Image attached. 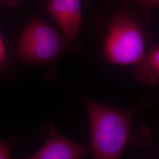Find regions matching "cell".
<instances>
[{
  "label": "cell",
  "instance_id": "10",
  "mask_svg": "<svg viewBox=\"0 0 159 159\" xmlns=\"http://www.w3.org/2000/svg\"><path fill=\"white\" fill-rule=\"evenodd\" d=\"M21 0H0V6L7 3L10 5H17Z\"/></svg>",
  "mask_w": 159,
  "mask_h": 159
},
{
  "label": "cell",
  "instance_id": "9",
  "mask_svg": "<svg viewBox=\"0 0 159 159\" xmlns=\"http://www.w3.org/2000/svg\"><path fill=\"white\" fill-rule=\"evenodd\" d=\"M6 61H7V57H6V47L2 40V36L0 34V67L3 66L6 64Z\"/></svg>",
  "mask_w": 159,
  "mask_h": 159
},
{
  "label": "cell",
  "instance_id": "5",
  "mask_svg": "<svg viewBox=\"0 0 159 159\" xmlns=\"http://www.w3.org/2000/svg\"><path fill=\"white\" fill-rule=\"evenodd\" d=\"M89 151V147L80 145L65 137L56 134L50 137L42 148L30 159H81Z\"/></svg>",
  "mask_w": 159,
  "mask_h": 159
},
{
  "label": "cell",
  "instance_id": "4",
  "mask_svg": "<svg viewBox=\"0 0 159 159\" xmlns=\"http://www.w3.org/2000/svg\"><path fill=\"white\" fill-rule=\"evenodd\" d=\"M47 11L62 30L67 44L76 39L83 24L81 0H48Z\"/></svg>",
  "mask_w": 159,
  "mask_h": 159
},
{
  "label": "cell",
  "instance_id": "7",
  "mask_svg": "<svg viewBox=\"0 0 159 159\" xmlns=\"http://www.w3.org/2000/svg\"><path fill=\"white\" fill-rule=\"evenodd\" d=\"M137 5H139L149 10L156 8L159 6V0H130Z\"/></svg>",
  "mask_w": 159,
  "mask_h": 159
},
{
  "label": "cell",
  "instance_id": "1",
  "mask_svg": "<svg viewBox=\"0 0 159 159\" xmlns=\"http://www.w3.org/2000/svg\"><path fill=\"white\" fill-rule=\"evenodd\" d=\"M102 7L96 24L105 58L121 65L139 63L148 52L150 10L130 0H103Z\"/></svg>",
  "mask_w": 159,
  "mask_h": 159
},
{
  "label": "cell",
  "instance_id": "3",
  "mask_svg": "<svg viewBox=\"0 0 159 159\" xmlns=\"http://www.w3.org/2000/svg\"><path fill=\"white\" fill-rule=\"evenodd\" d=\"M67 44L64 35L43 18L35 16L24 29L16 51L26 62L45 64L57 57Z\"/></svg>",
  "mask_w": 159,
  "mask_h": 159
},
{
  "label": "cell",
  "instance_id": "6",
  "mask_svg": "<svg viewBox=\"0 0 159 159\" xmlns=\"http://www.w3.org/2000/svg\"><path fill=\"white\" fill-rule=\"evenodd\" d=\"M137 64L134 73L137 78L146 84H156L159 81V46L149 48L145 56Z\"/></svg>",
  "mask_w": 159,
  "mask_h": 159
},
{
  "label": "cell",
  "instance_id": "8",
  "mask_svg": "<svg viewBox=\"0 0 159 159\" xmlns=\"http://www.w3.org/2000/svg\"><path fill=\"white\" fill-rule=\"evenodd\" d=\"M11 158L10 150L7 144L0 141V159H8Z\"/></svg>",
  "mask_w": 159,
  "mask_h": 159
},
{
  "label": "cell",
  "instance_id": "2",
  "mask_svg": "<svg viewBox=\"0 0 159 159\" xmlns=\"http://www.w3.org/2000/svg\"><path fill=\"white\" fill-rule=\"evenodd\" d=\"M94 157L119 158L131 139V115L93 102H88Z\"/></svg>",
  "mask_w": 159,
  "mask_h": 159
}]
</instances>
